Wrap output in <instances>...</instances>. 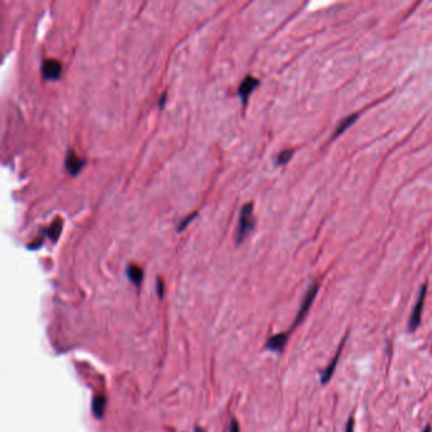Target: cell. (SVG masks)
<instances>
[{"instance_id": "cell-3", "label": "cell", "mask_w": 432, "mask_h": 432, "mask_svg": "<svg viewBox=\"0 0 432 432\" xmlns=\"http://www.w3.org/2000/svg\"><path fill=\"white\" fill-rule=\"evenodd\" d=\"M426 294H427V285L423 284L420 289V294H418L417 300H416L415 305L412 308V312H411L410 320H408V331L410 332H415L418 327L421 326V321H422V313L423 308H425V300H426Z\"/></svg>"}, {"instance_id": "cell-13", "label": "cell", "mask_w": 432, "mask_h": 432, "mask_svg": "<svg viewBox=\"0 0 432 432\" xmlns=\"http://www.w3.org/2000/svg\"><path fill=\"white\" fill-rule=\"evenodd\" d=\"M293 157V151L292 150H285V151H281L280 154L276 156V164L278 165H284L286 162H289V160Z\"/></svg>"}, {"instance_id": "cell-1", "label": "cell", "mask_w": 432, "mask_h": 432, "mask_svg": "<svg viewBox=\"0 0 432 432\" xmlns=\"http://www.w3.org/2000/svg\"><path fill=\"white\" fill-rule=\"evenodd\" d=\"M320 286H321V284L318 280L312 281V284L308 286L307 292H305V294L303 296L302 302H300L299 309H298V312H297L296 318H294L293 325H292L291 328H289V332H291V333L293 332V331L296 330L297 327H298L300 323H302L303 321L305 320L307 315L309 313L310 308H312L313 303H315V299H316V297H317L318 292H320Z\"/></svg>"}, {"instance_id": "cell-12", "label": "cell", "mask_w": 432, "mask_h": 432, "mask_svg": "<svg viewBox=\"0 0 432 432\" xmlns=\"http://www.w3.org/2000/svg\"><path fill=\"white\" fill-rule=\"evenodd\" d=\"M61 231H62V220H60L59 218V220L55 221V222L52 223L49 228H47L46 232L52 241L56 242L57 239H59L60 234H61Z\"/></svg>"}, {"instance_id": "cell-16", "label": "cell", "mask_w": 432, "mask_h": 432, "mask_svg": "<svg viewBox=\"0 0 432 432\" xmlns=\"http://www.w3.org/2000/svg\"><path fill=\"white\" fill-rule=\"evenodd\" d=\"M42 241H43V236H39L38 238L34 239V241L31 242L30 246H28V247H30V249H32V250H34V249H38V247L41 246V245H42Z\"/></svg>"}, {"instance_id": "cell-7", "label": "cell", "mask_w": 432, "mask_h": 432, "mask_svg": "<svg viewBox=\"0 0 432 432\" xmlns=\"http://www.w3.org/2000/svg\"><path fill=\"white\" fill-rule=\"evenodd\" d=\"M62 65L61 62L54 59H46L42 64V75L49 80H57L61 75Z\"/></svg>"}, {"instance_id": "cell-10", "label": "cell", "mask_w": 432, "mask_h": 432, "mask_svg": "<svg viewBox=\"0 0 432 432\" xmlns=\"http://www.w3.org/2000/svg\"><path fill=\"white\" fill-rule=\"evenodd\" d=\"M105 408H107V397L104 394H98V396L94 397L93 403H91V411H93V415L97 418H99V420L103 418Z\"/></svg>"}, {"instance_id": "cell-5", "label": "cell", "mask_w": 432, "mask_h": 432, "mask_svg": "<svg viewBox=\"0 0 432 432\" xmlns=\"http://www.w3.org/2000/svg\"><path fill=\"white\" fill-rule=\"evenodd\" d=\"M259 85H260L259 79L254 78V76L251 75H247L246 78L241 81V84H239L238 86V90H237V94H238V97L241 98L244 104H246L249 97L251 95L252 91H254Z\"/></svg>"}, {"instance_id": "cell-2", "label": "cell", "mask_w": 432, "mask_h": 432, "mask_svg": "<svg viewBox=\"0 0 432 432\" xmlns=\"http://www.w3.org/2000/svg\"><path fill=\"white\" fill-rule=\"evenodd\" d=\"M255 226V218H254V204L252 203H247L241 208V213H239L238 220V228H237L236 233V242L241 244L247 236V233L254 228Z\"/></svg>"}, {"instance_id": "cell-19", "label": "cell", "mask_w": 432, "mask_h": 432, "mask_svg": "<svg viewBox=\"0 0 432 432\" xmlns=\"http://www.w3.org/2000/svg\"><path fill=\"white\" fill-rule=\"evenodd\" d=\"M165 98H166V93H164V95L161 97V98H160V107H164V104H165Z\"/></svg>"}, {"instance_id": "cell-15", "label": "cell", "mask_w": 432, "mask_h": 432, "mask_svg": "<svg viewBox=\"0 0 432 432\" xmlns=\"http://www.w3.org/2000/svg\"><path fill=\"white\" fill-rule=\"evenodd\" d=\"M196 215H197V213H196V212H194V213H193V214L188 215V217H186V218H185V220H184V221H181V222H180V225H179V228H178V230H179V231L184 230V228H185V227H186V226H188V225H189V222H190V221H191V220H194V218H196Z\"/></svg>"}, {"instance_id": "cell-18", "label": "cell", "mask_w": 432, "mask_h": 432, "mask_svg": "<svg viewBox=\"0 0 432 432\" xmlns=\"http://www.w3.org/2000/svg\"><path fill=\"white\" fill-rule=\"evenodd\" d=\"M230 432H239V425L236 420L231 421L230 425Z\"/></svg>"}, {"instance_id": "cell-11", "label": "cell", "mask_w": 432, "mask_h": 432, "mask_svg": "<svg viewBox=\"0 0 432 432\" xmlns=\"http://www.w3.org/2000/svg\"><path fill=\"white\" fill-rule=\"evenodd\" d=\"M127 276L133 284H136V285H139V284H141V281H142V279H143V271H142V269L139 268V266L131 264V265H128V268H127Z\"/></svg>"}, {"instance_id": "cell-20", "label": "cell", "mask_w": 432, "mask_h": 432, "mask_svg": "<svg viewBox=\"0 0 432 432\" xmlns=\"http://www.w3.org/2000/svg\"><path fill=\"white\" fill-rule=\"evenodd\" d=\"M431 430H432V427H431L430 423H428V425H426V427L423 428L422 432H431Z\"/></svg>"}, {"instance_id": "cell-21", "label": "cell", "mask_w": 432, "mask_h": 432, "mask_svg": "<svg viewBox=\"0 0 432 432\" xmlns=\"http://www.w3.org/2000/svg\"><path fill=\"white\" fill-rule=\"evenodd\" d=\"M196 432H204V431H203V430H202V428L197 427V428H196Z\"/></svg>"}, {"instance_id": "cell-6", "label": "cell", "mask_w": 432, "mask_h": 432, "mask_svg": "<svg viewBox=\"0 0 432 432\" xmlns=\"http://www.w3.org/2000/svg\"><path fill=\"white\" fill-rule=\"evenodd\" d=\"M291 332L288 331H285V332H279L276 334H274V336H271L270 339L268 340V342H266V349L270 350V351H274V352H283V350L285 349V346L288 345V341H289V337H291Z\"/></svg>"}, {"instance_id": "cell-17", "label": "cell", "mask_w": 432, "mask_h": 432, "mask_svg": "<svg viewBox=\"0 0 432 432\" xmlns=\"http://www.w3.org/2000/svg\"><path fill=\"white\" fill-rule=\"evenodd\" d=\"M157 294H159L160 298H162V297H164V283L161 281V279H159V280H157Z\"/></svg>"}, {"instance_id": "cell-14", "label": "cell", "mask_w": 432, "mask_h": 432, "mask_svg": "<svg viewBox=\"0 0 432 432\" xmlns=\"http://www.w3.org/2000/svg\"><path fill=\"white\" fill-rule=\"evenodd\" d=\"M345 432H355V420H354V416H350V417L347 418L346 427H345Z\"/></svg>"}, {"instance_id": "cell-8", "label": "cell", "mask_w": 432, "mask_h": 432, "mask_svg": "<svg viewBox=\"0 0 432 432\" xmlns=\"http://www.w3.org/2000/svg\"><path fill=\"white\" fill-rule=\"evenodd\" d=\"M84 165H85V160L80 159L73 150L67 151L66 157H65V167H66L70 175H78L79 171L84 167Z\"/></svg>"}, {"instance_id": "cell-4", "label": "cell", "mask_w": 432, "mask_h": 432, "mask_svg": "<svg viewBox=\"0 0 432 432\" xmlns=\"http://www.w3.org/2000/svg\"><path fill=\"white\" fill-rule=\"evenodd\" d=\"M347 334H345L344 339L341 340V344H340V346L337 347V351L336 354H334V356L332 359L330 360V363H328L327 366H326L325 369H323L322 371H321V376H320V381L322 386H326V384L330 383V380L332 379L334 371H336V368L337 365H339V362L340 359H341V355H342V351H344V347H345V344H346V340H347Z\"/></svg>"}, {"instance_id": "cell-9", "label": "cell", "mask_w": 432, "mask_h": 432, "mask_svg": "<svg viewBox=\"0 0 432 432\" xmlns=\"http://www.w3.org/2000/svg\"><path fill=\"white\" fill-rule=\"evenodd\" d=\"M357 118H359V113H352V114L347 115V117H345L344 119L340 121L336 130H334V132L332 134V138H336V137L341 136V134L344 133L345 131L350 127V126H352L355 122H356Z\"/></svg>"}]
</instances>
